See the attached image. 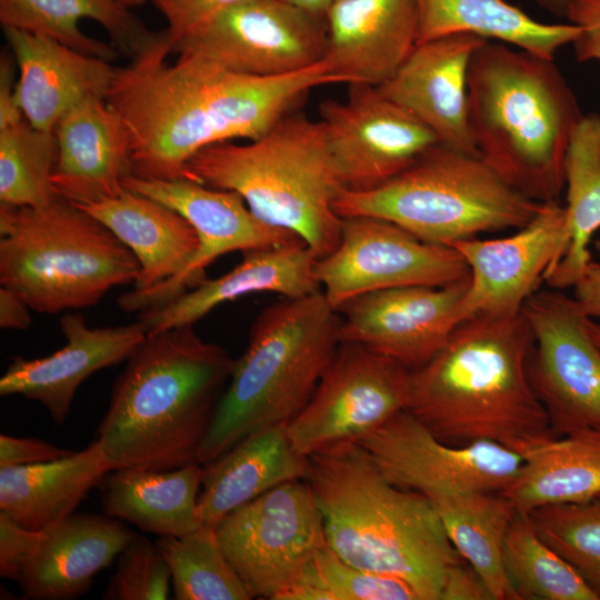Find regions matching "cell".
<instances>
[{"mask_svg": "<svg viewBox=\"0 0 600 600\" xmlns=\"http://www.w3.org/2000/svg\"><path fill=\"white\" fill-rule=\"evenodd\" d=\"M58 159L52 183L58 196L84 206L114 198L133 173L131 142L117 111L104 98L71 108L54 129Z\"/></svg>", "mask_w": 600, "mask_h": 600, "instance_id": "23", "label": "cell"}, {"mask_svg": "<svg viewBox=\"0 0 600 600\" xmlns=\"http://www.w3.org/2000/svg\"><path fill=\"white\" fill-rule=\"evenodd\" d=\"M566 19L579 26V34L571 42L580 62L600 61V0H576Z\"/></svg>", "mask_w": 600, "mask_h": 600, "instance_id": "44", "label": "cell"}, {"mask_svg": "<svg viewBox=\"0 0 600 600\" xmlns=\"http://www.w3.org/2000/svg\"><path fill=\"white\" fill-rule=\"evenodd\" d=\"M139 271L107 226L62 198L38 208L0 202V284L36 312L92 307Z\"/></svg>", "mask_w": 600, "mask_h": 600, "instance_id": "8", "label": "cell"}, {"mask_svg": "<svg viewBox=\"0 0 600 600\" xmlns=\"http://www.w3.org/2000/svg\"><path fill=\"white\" fill-rule=\"evenodd\" d=\"M527 516L538 536L572 566L600 598V497L544 504Z\"/></svg>", "mask_w": 600, "mask_h": 600, "instance_id": "40", "label": "cell"}, {"mask_svg": "<svg viewBox=\"0 0 600 600\" xmlns=\"http://www.w3.org/2000/svg\"><path fill=\"white\" fill-rule=\"evenodd\" d=\"M333 1H336V0H333Z\"/></svg>", "mask_w": 600, "mask_h": 600, "instance_id": "54", "label": "cell"}, {"mask_svg": "<svg viewBox=\"0 0 600 600\" xmlns=\"http://www.w3.org/2000/svg\"><path fill=\"white\" fill-rule=\"evenodd\" d=\"M121 3H123L127 7L138 6L143 3L146 0H119Z\"/></svg>", "mask_w": 600, "mask_h": 600, "instance_id": "53", "label": "cell"}, {"mask_svg": "<svg viewBox=\"0 0 600 600\" xmlns=\"http://www.w3.org/2000/svg\"><path fill=\"white\" fill-rule=\"evenodd\" d=\"M542 204L506 183L480 157L438 142L383 184L343 190L334 208L340 217L382 218L426 242L449 246L519 229Z\"/></svg>", "mask_w": 600, "mask_h": 600, "instance_id": "9", "label": "cell"}, {"mask_svg": "<svg viewBox=\"0 0 600 600\" xmlns=\"http://www.w3.org/2000/svg\"><path fill=\"white\" fill-rule=\"evenodd\" d=\"M532 344L528 376L558 437L600 430V347L580 303L558 289L523 303Z\"/></svg>", "mask_w": 600, "mask_h": 600, "instance_id": "11", "label": "cell"}, {"mask_svg": "<svg viewBox=\"0 0 600 600\" xmlns=\"http://www.w3.org/2000/svg\"><path fill=\"white\" fill-rule=\"evenodd\" d=\"M57 159L54 132L26 118L0 127V202L38 208L60 198L52 183Z\"/></svg>", "mask_w": 600, "mask_h": 600, "instance_id": "38", "label": "cell"}, {"mask_svg": "<svg viewBox=\"0 0 600 600\" xmlns=\"http://www.w3.org/2000/svg\"><path fill=\"white\" fill-rule=\"evenodd\" d=\"M410 370L359 343L341 341L311 398L287 423L303 457L358 442L406 410Z\"/></svg>", "mask_w": 600, "mask_h": 600, "instance_id": "12", "label": "cell"}, {"mask_svg": "<svg viewBox=\"0 0 600 600\" xmlns=\"http://www.w3.org/2000/svg\"><path fill=\"white\" fill-rule=\"evenodd\" d=\"M168 21L171 47L221 12L247 0H150Z\"/></svg>", "mask_w": 600, "mask_h": 600, "instance_id": "42", "label": "cell"}, {"mask_svg": "<svg viewBox=\"0 0 600 600\" xmlns=\"http://www.w3.org/2000/svg\"><path fill=\"white\" fill-rule=\"evenodd\" d=\"M171 52L168 39L117 68L107 97L128 130L137 177L190 180L187 163L203 148L256 140L311 90L337 83L322 62L284 76L256 77L193 58L168 64Z\"/></svg>", "mask_w": 600, "mask_h": 600, "instance_id": "1", "label": "cell"}, {"mask_svg": "<svg viewBox=\"0 0 600 600\" xmlns=\"http://www.w3.org/2000/svg\"><path fill=\"white\" fill-rule=\"evenodd\" d=\"M42 531L27 529L0 512V576L19 581Z\"/></svg>", "mask_w": 600, "mask_h": 600, "instance_id": "43", "label": "cell"}, {"mask_svg": "<svg viewBox=\"0 0 600 600\" xmlns=\"http://www.w3.org/2000/svg\"><path fill=\"white\" fill-rule=\"evenodd\" d=\"M110 471L96 440L58 460L0 467V512L27 529L43 531L73 514Z\"/></svg>", "mask_w": 600, "mask_h": 600, "instance_id": "30", "label": "cell"}, {"mask_svg": "<svg viewBox=\"0 0 600 600\" xmlns=\"http://www.w3.org/2000/svg\"><path fill=\"white\" fill-rule=\"evenodd\" d=\"M134 536L108 514L73 513L42 531L19 579L24 599L67 600L87 592Z\"/></svg>", "mask_w": 600, "mask_h": 600, "instance_id": "27", "label": "cell"}, {"mask_svg": "<svg viewBox=\"0 0 600 600\" xmlns=\"http://www.w3.org/2000/svg\"><path fill=\"white\" fill-rule=\"evenodd\" d=\"M13 60L8 53L0 60V127H6L24 119L16 99Z\"/></svg>", "mask_w": 600, "mask_h": 600, "instance_id": "47", "label": "cell"}, {"mask_svg": "<svg viewBox=\"0 0 600 600\" xmlns=\"http://www.w3.org/2000/svg\"><path fill=\"white\" fill-rule=\"evenodd\" d=\"M341 341V317L322 290L262 309L234 360L197 463L210 462L256 430L292 420Z\"/></svg>", "mask_w": 600, "mask_h": 600, "instance_id": "7", "label": "cell"}, {"mask_svg": "<svg viewBox=\"0 0 600 600\" xmlns=\"http://www.w3.org/2000/svg\"><path fill=\"white\" fill-rule=\"evenodd\" d=\"M32 310L26 299L17 291L0 288V327L8 330H26L31 323Z\"/></svg>", "mask_w": 600, "mask_h": 600, "instance_id": "48", "label": "cell"}, {"mask_svg": "<svg viewBox=\"0 0 600 600\" xmlns=\"http://www.w3.org/2000/svg\"><path fill=\"white\" fill-rule=\"evenodd\" d=\"M319 116L346 190L383 184L439 142L416 116L367 83L348 84L343 101L322 100Z\"/></svg>", "mask_w": 600, "mask_h": 600, "instance_id": "17", "label": "cell"}, {"mask_svg": "<svg viewBox=\"0 0 600 600\" xmlns=\"http://www.w3.org/2000/svg\"><path fill=\"white\" fill-rule=\"evenodd\" d=\"M531 344L521 312L461 322L410 371L406 410L444 443L489 441L523 458L558 437L529 380Z\"/></svg>", "mask_w": 600, "mask_h": 600, "instance_id": "2", "label": "cell"}, {"mask_svg": "<svg viewBox=\"0 0 600 600\" xmlns=\"http://www.w3.org/2000/svg\"><path fill=\"white\" fill-rule=\"evenodd\" d=\"M123 187L178 211L193 227L199 240L191 263L174 283L122 294L118 303L127 312L141 313L174 300L204 281L206 269L226 253H244L300 239L289 230L263 222L234 191L187 179L160 180L134 174L123 179Z\"/></svg>", "mask_w": 600, "mask_h": 600, "instance_id": "15", "label": "cell"}, {"mask_svg": "<svg viewBox=\"0 0 600 600\" xmlns=\"http://www.w3.org/2000/svg\"><path fill=\"white\" fill-rule=\"evenodd\" d=\"M460 556L479 573L493 600H520L503 562L508 530L517 514L501 492L463 491L428 499Z\"/></svg>", "mask_w": 600, "mask_h": 600, "instance_id": "34", "label": "cell"}, {"mask_svg": "<svg viewBox=\"0 0 600 600\" xmlns=\"http://www.w3.org/2000/svg\"><path fill=\"white\" fill-rule=\"evenodd\" d=\"M116 560V571L107 586L103 599H168L171 572L156 542L134 533Z\"/></svg>", "mask_w": 600, "mask_h": 600, "instance_id": "41", "label": "cell"}, {"mask_svg": "<svg viewBox=\"0 0 600 600\" xmlns=\"http://www.w3.org/2000/svg\"><path fill=\"white\" fill-rule=\"evenodd\" d=\"M286 2H289L291 4H294L297 7L319 12V13H326L329 6L332 3L333 0H283Z\"/></svg>", "mask_w": 600, "mask_h": 600, "instance_id": "51", "label": "cell"}, {"mask_svg": "<svg viewBox=\"0 0 600 600\" xmlns=\"http://www.w3.org/2000/svg\"><path fill=\"white\" fill-rule=\"evenodd\" d=\"M176 600H250L247 586L227 559L213 527L183 536L159 537Z\"/></svg>", "mask_w": 600, "mask_h": 600, "instance_id": "37", "label": "cell"}, {"mask_svg": "<svg viewBox=\"0 0 600 600\" xmlns=\"http://www.w3.org/2000/svg\"><path fill=\"white\" fill-rule=\"evenodd\" d=\"M394 484L427 499L463 491L502 492L523 458L493 442L452 446L402 410L358 441Z\"/></svg>", "mask_w": 600, "mask_h": 600, "instance_id": "16", "label": "cell"}, {"mask_svg": "<svg viewBox=\"0 0 600 600\" xmlns=\"http://www.w3.org/2000/svg\"><path fill=\"white\" fill-rule=\"evenodd\" d=\"M214 530L252 599L279 600L327 544L322 512L303 479L234 509Z\"/></svg>", "mask_w": 600, "mask_h": 600, "instance_id": "10", "label": "cell"}, {"mask_svg": "<svg viewBox=\"0 0 600 600\" xmlns=\"http://www.w3.org/2000/svg\"><path fill=\"white\" fill-rule=\"evenodd\" d=\"M190 180L239 193L263 222L289 230L318 259L338 246L344 189L322 123L297 111L246 144L203 148L187 163Z\"/></svg>", "mask_w": 600, "mask_h": 600, "instance_id": "6", "label": "cell"}, {"mask_svg": "<svg viewBox=\"0 0 600 600\" xmlns=\"http://www.w3.org/2000/svg\"><path fill=\"white\" fill-rule=\"evenodd\" d=\"M501 493L523 514L544 504L600 497V430L557 437L532 450Z\"/></svg>", "mask_w": 600, "mask_h": 600, "instance_id": "33", "label": "cell"}, {"mask_svg": "<svg viewBox=\"0 0 600 600\" xmlns=\"http://www.w3.org/2000/svg\"><path fill=\"white\" fill-rule=\"evenodd\" d=\"M243 254L227 273L206 279L174 300L139 313L148 333L193 326L218 306L251 293L300 298L321 290L316 276L318 258L301 239Z\"/></svg>", "mask_w": 600, "mask_h": 600, "instance_id": "26", "label": "cell"}, {"mask_svg": "<svg viewBox=\"0 0 600 600\" xmlns=\"http://www.w3.org/2000/svg\"><path fill=\"white\" fill-rule=\"evenodd\" d=\"M589 329L596 343L600 347V322L590 319Z\"/></svg>", "mask_w": 600, "mask_h": 600, "instance_id": "52", "label": "cell"}, {"mask_svg": "<svg viewBox=\"0 0 600 600\" xmlns=\"http://www.w3.org/2000/svg\"><path fill=\"white\" fill-rule=\"evenodd\" d=\"M440 600H493V597L479 573L462 560L448 570Z\"/></svg>", "mask_w": 600, "mask_h": 600, "instance_id": "46", "label": "cell"}, {"mask_svg": "<svg viewBox=\"0 0 600 600\" xmlns=\"http://www.w3.org/2000/svg\"><path fill=\"white\" fill-rule=\"evenodd\" d=\"M467 103L479 157L523 196L558 201L567 149L583 113L553 59L486 41L469 63Z\"/></svg>", "mask_w": 600, "mask_h": 600, "instance_id": "5", "label": "cell"}, {"mask_svg": "<svg viewBox=\"0 0 600 600\" xmlns=\"http://www.w3.org/2000/svg\"><path fill=\"white\" fill-rule=\"evenodd\" d=\"M551 13L566 18L567 11L576 0H529Z\"/></svg>", "mask_w": 600, "mask_h": 600, "instance_id": "50", "label": "cell"}, {"mask_svg": "<svg viewBox=\"0 0 600 600\" xmlns=\"http://www.w3.org/2000/svg\"><path fill=\"white\" fill-rule=\"evenodd\" d=\"M303 480L341 559L407 581L421 600H440L448 570L464 559L423 494L391 482L358 442L308 456Z\"/></svg>", "mask_w": 600, "mask_h": 600, "instance_id": "4", "label": "cell"}, {"mask_svg": "<svg viewBox=\"0 0 600 600\" xmlns=\"http://www.w3.org/2000/svg\"><path fill=\"white\" fill-rule=\"evenodd\" d=\"M503 562L519 599L600 600L581 574L517 512L506 537Z\"/></svg>", "mask_w": 600, "mask_h": 600, "instance_id": "36", "label": "cell"}, {"mask_svg": "<svg viewBox=\"0 0 600 600\" xmlns=\"http://www.w3.org/2000/svg\"><path fill=\"white\" fill-rule=\"evenodd\" d=\"M468 284L469 279L447 286H403L354 297L337 309L341 340L416 370L461 323L459 308Z\"/></svg>", "mask_w": 600, "mask_h": 600, "instance_id": "19", "label": "cell"}, {"mask_svg": "<svg viewBox=\"0 0 600 600\" xmlns=\"http://www.w3.org/2000/svg\"><path fill=\"white\" fill-rule=\"evenodd\" d=\"M341 218L337 248L316 263L318 282L336 310L367 292L469 279L467 262L452 247L426 242L382 218Z\"/></svg>", "mask_w": 600, "mask_h": 600, "instance_id": "14", "label": "cell"}, {"mask_svg": "<svg viewBox=\"0 0 600 600\" xmlns=\"http://www.w3.org/2000/svg\"><path fill=\"white\" fill-rule=\"evenodd\" d=\"M19 77L16 99L24 118L37 129L54 132L59 120L89 98H104L117 68L51 38L3 29Z\"/></svg>", "mask_w": 600, "mask_h": 600, "instance_id": "25", "label": "cell"}, {"mask_svg": "<svg viewBox=\"0 0 600 600\" xmlns=\"http://www.w3.org/2000/svg\"><path fill=\"white\" fill-rule=\"evenodd\" d=\"M307 457L290 441L287 423L251 432L202 466L198 511L216 527L234 509L288 481L303 479Z\"/></svg>", "mask_w": 600, "mask_h": 600, "instance_id": "29", "label": "cell"}, {"mask_svg": "<svg viewBox=\"0 0 600 600\" xmlns=\"http://www.w3.org/2000/svg\"><path fill=\"white\" fill-rule=\"evenodd\" d=\"M234 359L193 326L148 333L126 360L98 427L111 470L197 462Z\"/></svg>", "mask_w": 600, "mask_h": 600, "instance_id": "3", "label": "cell"}, {"mask_svg": "<svg viewBox=\"0 0 600 600\" xmlns=\"http://www.w3.org/2000/svg\"><path fill=\"white\" fill-rule=\"evenodd\" d=\"M78 207L107 226L132 251L140 266L133 290L174 283L198 250V236L189 221L147 196L126 189L114 198Z\"/></svg>", "mask_w": 600, "mask_h": 600, "instance_id": "28", "label": "cell"}, {"mask_svg": "<svg viewBox=\"0 0 600 600\" xmlns=\"http://www.w3.org/2000/svg\"><path fill=\"white\" fill-rule=\"evenodd\" d=\"M326 41L324 13L283 0H247L178 41L172 52L238 73L278 77L321 62Z\"/></svg>", "mask_w": 600, "mask_h": 600, "instance_id": "13", "label": "cell"}, {"mask_svg": "<svg viewBox=\"0 0 600 600\" xmlns=\"http://www.w3.org/2000/svg\"><path fill=\"white\" fill-rule=\"evenodd\" d=\"M201 479L197 462L171 470H111L99 486L102 509L144 532L183 536L203 524L198 511Z\"/></svg>", "mask_w": 600, "mask_h": 600, "instance_id": "31", "label": "cell"}, {"mask_svg": "<svg viewBox=\"0 0 600 600\" xmlns=\"http://www.w3.org/2000/svg\"><path fill=\"white\" fill-rule=\"evenodd\" d=\"M574 288V299L591 319L600 320V263L590 261Z\"/></svg>", "mask_w": 600, "mask_h": 600, "instance_id": "49", "label": "cell"}, {"mask_svg": "<svg viewBox=\"0 0 600 600\" xmlns=\"http://www.w3.org/2000/svg\"><path fill=\"white\" fill-rule=\"evenodd\" d=\"M59 326L64 346L42 358H13L0 379V394L38 401L62 424L80 384L97 371L126 361L148 331L140 320L92 328L78 312L63 314Z\"/></svg>", "mask_w": 600, "mask_h": 600, "instance_id": "20", "label": "cell"}, {"mask_svg": "<svg viewBox=\"0 0 600 600\" xmlns=\"http://www.w3.org/2000/svg\"><path fill=\"white\" fill-rule=\"evenodd\" d=\"M324 14L321 62L338 83L379 87L398 72L418 43L414 0H336Z\"/></svg>", "mask_w": 600, "mask_h": 600, "instance_id": "21", "label": "cell"}, {"mask_svg": "<svg viewBox=\"0 0 600 600\" xmlns=\"http://www.w3.org/2000/svg\"><path fill=\"white\" fill-rule=\"evenodd\" d=\"M0 23L109 62L120 53L137 59L168 39L119 0H0Z\"/></svg>", "mask_w": 600, "mask_h": 600, "instance_id": "24", "label": "cell"}, {"mask_svg": "<svg viewBox=\"0 0 600 600\" xmlns=\"http://www.w3.org/2000/svg\"><path fill=\"white\" fill-rule=\"evenodd\" d=\"M567 187V244L544 276V282L562 290L573 287L591 261L589 243L600 228V113L583 114L564 158Z\"/></svg>", "mask_w": 600, "mask_h": 600, "instance_id": "35", "label": "cell"}, {"mask_svg": "<svg viewBox=\"0 0 600 600\" xmlns=\"http://www.w3.org/2000/svg\"><path fill=\"white\" fill-rule=\"evenodd\" d=\"M418 43L453 33H473L547 59L579 34V26L544 23L506 0H414Z\"/></svg>", "mask_w": 600, "mask_h": 600, "instance_id": "32", "label": "cell"}, {"mask_svg": "<svg viewBox=\"0 0 600 600\" xmlns=\"http://www.w3.org/2000/svg\"><path fill=\"white\" fill-rule=\"evenodd\" d=\"M279 600H421L407 581L354 567L328 544Z\"/></svg>", "mask_w": 600, "mask_h": 600, "instance_id": "39", "label": "cell"}, {"mask_svg": "<svg viewBox=\"0 0 600 600\" xmlns=\"http://www.w3.org/2000/svg\"><path fill=\"white\" fill-rule=\"evenodd\" d=\"M567 244V213L558 201L543 202L537 214L506 238L454 241L469 267V284L460 302V322L474 317H510L521 312Z\"/></svg>", "mask_w": 600, "mask_h": 600, "instance_id": "18", "label": "cell"}, {"mask_svg": "<svg viewBox=\"0 0 600 600\" xmlns=\"http://www.w3.org/2000/svg\"><path fill=\"white\" fill-rule=\"evenodd\" d=\"M72 452L41 439L0 434V467L43 463L67 457Z\"/></svg>", "mask_w": 600, "mask_h": 600, "instance_id": "45", "label": "cell"}, {"mask_svg": "<svg viewBox=\"0 0 600 600\" xmlns=\"http://www.w3.org/2000/svg\"><path fill=\"white\" fill-rule=\"evenodd\" d=\"M487 39L453 33L417 43L380 91L438 138L461 153L479 157L468 127L467 77L470 60Z\"/></svg>", "mask_w": 600, "mask_h": 600, "instance_id": "22", "label": "cell"}]
</instances>
